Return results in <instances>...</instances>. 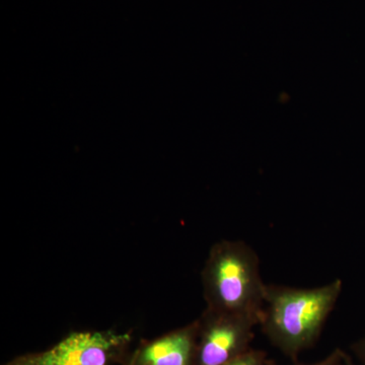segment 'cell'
Here are the masks:
<instances>
[{
  "label": "cell",
  "mask_w": 365,
  "mask_h": 365,
  "mask_svg": "<svg viewBox=\"0 0 365 365\" xmlns=\"http://www.w3.org/2000/svg\"><path fill=\"white\" fill-rule=\"evenodd\" d=\"M342 289L339 278L314 288L267 284L259 323L262 332L281 352L297 359L318 340Z\"/></svg>",
  "instance_id": "1"
},
{
  "label": "cell",
  "mask_w": 365,
  "mask_h": 365,
  "mask_svg": "<svg viewBox=\"0 0 365 365\" xmlns=\"http://www.w3.org/2000/svg\"><path fill=\"white\" fill-rule=\"evenodd\" d=\"M206 309L247 314L260 323L267 284L258 254L242 241L222 240L210 250L201 272Z\"/></svg>",
  "instance_id": "2"
},
{
  "label": "cell",
  "mask_w": 365,
  "mask_h": 365,
  "mask_svg": "<svg viewBox=\"0 0 365 365\" xmlns=\"http://www.w3.org/2000/svg\"><path fill=\"white\" fill-rule=\"evenodd\" d=\"M198 319L197 365H223L248 351L259 321L205 309Z\"/></svg>",
  "instance_id": "3"
},
{
  "label": "cell",
  "mask_w": 365,
  "mask_h": 365,
  "mask_svg": "<svg viewBox=\"0 0 365 365\" xmlns=\"http://www.w3.org/2000/svg\"><path fill=\"white\" fill-rule=\"evenodd\" d=\"M130 343L129 333L81 331L36 354L40 365H113L124 359Z\"/></svg>",
  "instance_id": "4"
},
{
  "label": "cell",
  "mask_w": 365,
  "mask_h": 365,
  "mask_svg": "<svg viewBox=\"0 0 365 365\" xmlns=\"http://www.w3.org/2000/svg\"><path fill=\"white\" fill-rule=\"evenodd\" d=\"M198 319L143 343L127 365H197Z\"/></svg>",
  "instance_id": "5"
},
{
  "label": "cell",
  "mask_w": 365,
  "mask_h": 365,
  "mask_svg": "<svg viewBox=\"0 0 365 365\" xmlns=\"http://www.w3.org/2000/svg\"><path fill=\"white\" fill-rule=\"evenodd\" d=\"M223 365H268L266 354L260 350L249 349L237 359L230 360Z\"/></svg>",
  "instance_id": "6"
},
{
  "label": "cell",
  "mask_w": 365,
  "mask_h": 365,
  "mask_svg": "<svg viewBox=\"0 0 365 365\" xmlns=\"http://www.w3.org/2000/svg\"><path fill=\"white\" fill-rule=\"evenodd\" d=\"M346 359H347V355L345 354L342 350L336 349L334 350L330 355L326 357L325 359L321 360V361L316 362L313 364H297V365H345ZM275 365V364H268Z\"/></svg>",
  "instance_id": "7"
},
{
  "label": "cell",
  "mask_w": 365,
  "mask_h": 365,
  "mask_svg": "<svg viewBox=\"0 0 365 365\" xmlns=\"http://www.w3.org/2000/svg\"><path fill=\"white\" fill-rule=\"evenodd\" d=\"M6 365H40L38 361L37 354L32 353V354H26L23 356L16 357L11 361L7 362Z\"/></svg>",
  "instance_id": "8"
},
{
  "label": "cell",
  "mask_w": 365,
  "mask_h": 365,
  "mask_svg": "<svg viewBox=\"0 0 365 365\" xmlns=\"http://www.w3.org/2000/svg\"><path fill=\"white\" fill-rule=\"evenodd\" d=\"M353 351L356 353L359 359L361 360L362 364L365 365V337L353 345Z\"/></svg>",
  "instance_id": "9"
},
{
  "label": "cell",
  "mask_w": 365,
  "mask_h": 365,
  "mask_svg": "<svg viewBox=\"0 0 365 365\" xmlns=\"http://www.w3.org/2000/svg\"><path fill=\"white\" fill-rule=\"evenodd\" d=\"M345 365H354V364H352L351 360L348 359V356H347V359H346Z\"/></svg>",
  "instance_id": "10"
}]
</instances>
